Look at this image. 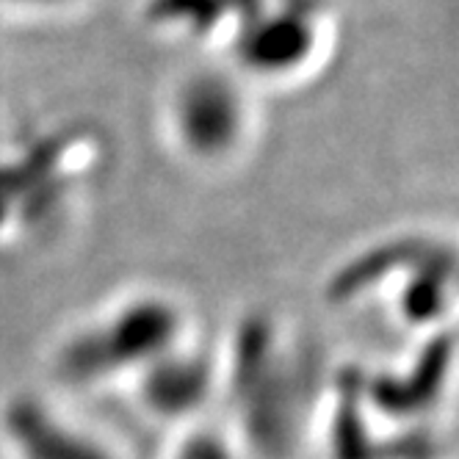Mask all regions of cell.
Wrapping results in <instances>:
<instances>
[{
    "label": "cell",
    "instance_id": "obj_3",
    "mask_svg": "<svg viewBox=\"0 0 459 459\" xmlns=\"http://www.w3.org/2000/svg\"><path fill=\"white\" fill-rule=\"evenodd\" d=\"M83 178L61 172V152L58 158L48 155L45 163L34 158L30 142L17 155L9 147L0 150V238L9 233L17 238L61 213L73 200L75 183Z\"/></svg>",
    "mask_w": 459,
    "mask_h": 459
},
{
    "label": "cell",
    "instance_id": "obj_4",
    "mask_svg": "<svg viewBox=\"0 0 459 459\" xmlns=\"http://www.w3.org/2000/svg\"><path fill=\"white\" fill-rule=\"evenodd\" d=\"M9 423L28 459H106L94 446L83 443V437L58 426L42 407L17 404Z\"/></svg>",
    "mask_w": 459,
    "mask_h": 459
},
{
    "label": "cell",
    "instance_id": "obj_2",
    "mask_svg": "<svg viewBox=\"0 0 459 459\" xmlns=\"http://www.w3.org/2000/svg\"><path fill=\"white\" fill-rule=\"evenodd\" d=\"M183 316L175 302L144 293L117 305L108 316L70 341L61 354V368L78 382L103 379L119 368L155 363L175 349Z\"/></svg>",
    "mask_w": 459,
    "mask_h": 459
},
{
    "label": "cell",
    "instance_id": "obj_5",
    "mask_svg": "<svg viewBox=\"0 0 459 459\" xmlns=\"http://www.w3.org/2000/svg\"><path fill=\"white\" fill-rule=\"evenodd\" d=\"M208 374L200 359H180L175 351H167L155 359V371L147 377V393L163 410L191 407L205 390Z\"/></svg>",
    "mask_w": 459,
    "mask_h": 459
},
{
    "label": "cell",
    "instance_id": "obj_6",
    "mask_svg": "<svg viewBox=\"0 0 459 459\" xmlns=\"http://www.w3.org/2000/svg\"><path fill=\"white\" fill-rule=\"evenodd\" d=\"M86 0H0V14L17 20H56L78 12Z\"/></svg>",
    "mask_w": 459,
    "mask_h": 459
},
{
    "label": "cell",
    "instance_id": "obj_7",
    "mask_svg": "<svg viewBox=\"0 0 459 459\" xmlns=\"http://www.w3.org/2000/svg\"><path fill=\"white\" fill-rule=\"evenodd\" d=\"M205 459H213V451H211V454H205ZM216 459H224V456H219V454H216Z\"/></svg>",
    "mask_w": 459,
    "mask_h": 459
},
{
    "label": "cell",
    "instance_id": "obj_1",
    "mask_svg": "<svg viewBox=\"0 0 459 459\" xmlns=\"http://www.w3.org/2000/svg\"><path fill=\"white\" fill-rule=\"evenodd\" d=\"M255 86L230 67L191 70L167 94L163 130L180 158L200 169L241 160L257 136Z\"/></svg>",
    "mask_w": 459,
    "mask_h": 459
}]
</instances>
